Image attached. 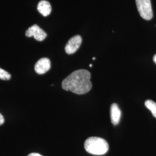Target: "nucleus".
<instances>
[{
	"label": "nucleus",
	"mask_w": 156,
	"mask_h": 156,
	"mask_svg": "<svg viewBox=\"0 0 156 156\" xmlns=\"http://www.w3.org/2000/svg\"><path fill=\"white\" fill-rule=\"evenodd\" d=\"M82 39L80 35H75L68 41L65 47L66 52L68 55H72L75 53L80 48Z\"/></svg>",
	"instance_id": "5"
},
{
	"label": "nucleus",
	"mask_w": 156,
	"mask_h": 156,
	"mask_svg": "<svg viewBox=\"0 0 156 156\" xmlns=\"http://www.w3.org/2000/svg\"><path fill=\"white\" fill-rule=\"evenodd\" d=\"M26 35L27 37H33L38 41H42L46 38L47 34L37 24H34L26 30Z\"/></svg>",
	"instance_id": "4"
},
{
	"label": "nucleus",
	"mask_w": 156,
	"mask_h": 156,
	"mask_svg": "<svg viewBox=\"0 0 156 156\" xmlns=\"http://www.w3.org/2000/svg\"><path fill=\"white\" fill-rule=\"evenodd\" d=\"M11 78V75L5 70L0 68V79L1 80H9Z\"/></svg>",
	"instance_id": "10"
},
{
	"label": "nucleus",
	"mask_w": 156,
	"mask_h": 156,
	"mask_svg": "<svg viewBox=\"0 0 156 156\" xmlns=\"http://www.w3.org/2000/svg\"><path fill=\"white\" fill-rule=\"evenodd\" d=\"M28 156H43L41 154H40L39 153H30Z\"/></svg>",
	"instance_id": "12"
},
{
	"label": "nucleus",
	"mask_w": 156,
	"mask_h": 156,
	"mask_svg": "<svg viewBox=\"0 0 156 156\" xmlns=\"http://www.w3.org/2000/svg\"><path fill=\"white\" fill-rule=\"evenodd\" d=\"M146 107L151 111L153 116L156 118V103L153 101L148 100L145 101Z\"/></svg>",
	"instance_id": "9"
},
{
	"label": "nucleus",
	"mask_w": 156,
	"mask_h": 156,
	"mask_svg": "<svg viewBox=\"0 0 156 156\" xmlns=\"http://www.w3.org/2000/svg\"><path fill=\"white\" fill-rule=\"evenodd\" d=\"M4 123V118L3 117V116L0 113V126L2 125Z\"/></svg>",
	"instance_id": "11"
},
{
	"label": "nucleus",
	"mask_w": 156,
	"mask_h": 156,
	"mask_svg": "<svg viewBox=\"0 0 156 156\" xmlns=\"http://www.w3.org/2000/svg\"><path fill=\"white\" fill-rule=\"evenodd\" d=\"M153 61H154V62L156 64V54L154 56V57H153Z\"/></svg>",
	"instance_id": "13"
},
{
	"label": "nucleus",
	"mask_w": 156,
	"mask_h": 156,
	"mask_svg": "<svg viewBox=\"0 0 156 156\" xmlns=\"http://www.w3.org/2000/svg\"><path fill=\"white\" fill-rule=\"evenodd\" d=\"M122 113L118 105L113 103L111 107V118L112 124L115 126L117 125L120 120Z\"/></svg>",
	"instance_id": "7"
},
{
	"label": "nucleus",
	"mask_w": 156,
	"mask_h": 156,
	"mask_svg": "<svg viewBox=\"0 0 156 156\" xmlns=\"http://www.w3.org/2000/svg\"><path fill=\"white\" fill-rule=\"evenodd\" d=\"M90 78V73L87 70L78 69L64 79L62 87L64 90L70 91L76 94H84L92 88Z\"/></svg>",
	"instance_id": "1"
},
{
	"label": "nucleus",
	"mask_w": 156,
	"mask_h": 156,
	"mask_svg": "<svg viewBox=\"0 0 156 156\" xmlns=\"http://www.w3.org/2000/svg\"><path fill=\"white\" fill-rule=\"evenodd\" d=\"M89 67H92V64H90Z\"/></svg>",
	"instance_id": "14"
},
{
	"label": "nucleus",
	"mask_w": 156,
	"mask_h": 156,
	"mask_svg": "<svg viewBox=\"0 0 156 156\" xmlns=\"http://www.w3.org/2000/svg\"><path fill=\"white\" fill-rule=\"evenodd\" d=\"M95 57H93V60H95Z\"/></svg>",
	"instance_id": "15"
},
{
	"label": "nucleus",
	"mask_w": 156,
	"mask_h": 156,
	"mask_svg": "<svg viewBox=\"0 0 156 156\" xmlns=\"http://www.w3.org/2000/svg\"><path fill=\"white\" fill-rule=\"evenodd\" d=\"M137 9L140 16L146 20H150L153 16L151 0H135Z\"/></svg>",
	"instance_id": "3"
},
{
	"label": "nucleus",
	"mask_w": 156,
	"mask_h": 156,
	"mask_svg": "<svg viewBox=\"0 0 156 156\" xmlns=\"http://www.w3.org/2000/svg\"><path fill=\"white\" fill-rule=\"evenodd\" d=\"M84 149L87 152L94 155L105 154L109 149L105 140L100 137H90L84 142Z\"/></svg>",
	"instance_id": "2"
},
{
	"label": "nucleus",
	"mask_w": 156,
	"mask_h": 156,
	"mask_svg": "<svg viewBox=\"0 0 156 156\" xmlns=\"http://www.w3.org/2000/svg\"><path fill=\"white\" fill-rule=\"evenodd\" d=\"M37 9L42 16L46 17L50 15L51 12V7L48 1L46 0H42L38 4Z\"/></svg>",
	"instance_id": "8"
},
{
	"label": "nucleus",
	"mask_w": 156,
	"mask_h": 156,
	"mask_svg": "<svg viewBox=\"0 0 156 156\" xmlns=\"http://www.w3.org/2000/svg\"><path fill=\"white\" fill-rule=\"evenodd\" d=\"M51 68V62L50 60L48 58H42L39 59L38 62H36L35 65V72L42 75L47 73Z\"/></svg>",
	"instance_id": "6"
}]
</instances>
